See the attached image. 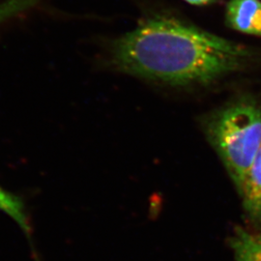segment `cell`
Wrapping results in <instances>:
<instances>
[{
  "label": "cell",
  "instance_id": "cell-5",
  "mask_svg": "<svg viewBox=\"0 0 261 261\" xmlns=\"http://www.w3.org/2000/svg\"><path fill=\"white\" fill-rule=\"evenodd\" d=\"M0 211L8 215L12 220H14L31 242L32 227L28 208L22 197L0 187Z\"/></svg>",
  "mask_w": 261,
  "mask_h": 261
},
{
  "label": "cell",
  "instance_id": "cell-4",
  "mask_svg": "<svg viewBox=\"0 0 261 261\" xmlns=\"http://www.w3.org/2000/svg\"><path fill=\"white\" fill-rule=\"evenodd\" d=\"M246 207L252 214L261 216V148L240 188Z\"/></svg>",
  "mask_w": 261,
  "mask_h": 261
},
{
  "label": "cell",
  "instance_id": "cell-2",
  "mask_svg": "<svg viewBox=\"0 0 261 261\" xmlns=\"http://www.w3.org/2000/svg\"><path fill=\"white\" fill-rule=\"evenodd\" d=\"M210 137L239 189L261 148V111L239 103L220 113L210 127Z\"/></svg>",
  "mask_w": 261,
  "mask_h": 261
},
{
  "label": "cell",
  "instance_id": "cell-3",
  "mask_svg": "<svg viewBox=\"0 0 261 261\" xmlns=\"http://www.w3.org/2000/svg\"><path fill=\"white\" fill-rule=\"evenodd\" d=\"M226 21L237 31L261 35L260 0H230L226 7Z\"/></svg>",
  "mask_w": 261,
  "mask_h": 261
},
{
  "label": "cell",
  "instance_id": "cell-6",
  "mask_svg": "<svg viewBox=\"0 0 261 261\" xmlns=\"http://www.w3.org/2000/svg\"><path fill=\"white\" fill-rule=\"evenodd\" d=\"M233 250L234 261H261V233L238 231Z\"/></svg>",
  "mask_w": 261,
  "mask_h": 261
},
{
  "label": "cell",
  "instance_id": "cell-1",
  "mask_svg": "<svg viewBox=\"0 0 261 261\" xmlns=\"http://www.w3.org/2000/svg\"><path fill=\"white\" fill-rule=\"evenodd\" d=\"M248 56L231 41L163 16L140 22L111 48L116 69L173 85L213 82L237 70Z\"/></svg>",
  "mask_w": 261,
  "mask_h": 261
},
{
  "label": "cell",
  "instance_id": "cell-7",
  "mask_svg": "<svg viewBox=\"0 0 261 261\" xmlns=\"http://www.w3.org/2000/svg\"><path fill=\"white\" fill-rule=\"evenodd\" d=\"M189 4L196 5V6H205L214 3L216 0H185Z\"/></svg>",
  "mask_w": 261,
  "mask_h": 261
}]
</instances>
